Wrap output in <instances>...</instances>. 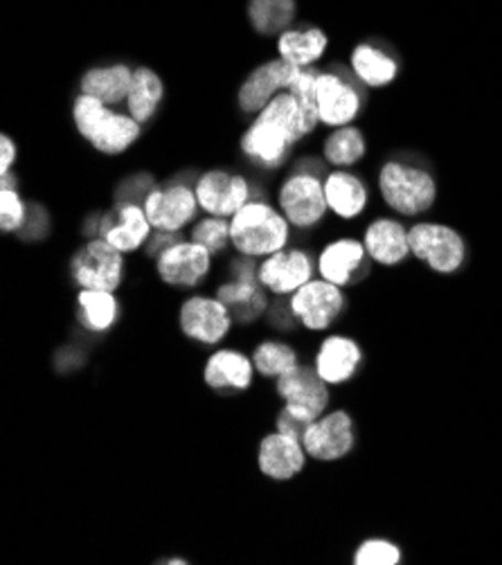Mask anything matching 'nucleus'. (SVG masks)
<instances>
[{
  "mask_svg": "<svg viewBox=\"0 0 502 565\" xmlns=\"http://www.w3.org/2000/svg\"><path fill=\"white\" fill-rule=\"evenodd\" d=\"M305 138L300 104L289 90H282L257 113L242 136L239 147L253 164L261 169H277L287 162L291 149Z\"/></svg>",
  "mask_w": 502,
  "mask_h": 565,
  "instance_id": "obj_1",
  "label": "nucleus"
},
{
  "mask_svg": "<svg viewBox=\"0 0 502 565\" xmlns=\"http://www.w3.org/2000/svg\"><path fill=\"white\" fill-rule=\"evenodd\" d=\"M73 120L77 134L99 153L120 156L133 147L142 136V125L136 122L129 113L110 110L97 97L79 93L73 104Z\"/></svg>",
  "mask_w": 502,
  "mask_h": 565,
  "instance_id": "obj_2",
  "label": "nucleus"
},
{
  "mask_svg": "<svg viewBox=\"0 0 502 565\" xmlns=\"http://www.w3.org/2000/svg\"><path fill=\"white\" fill-rule=\"evenodd\" d=\"M231 242L239 255L264 259L289 246L291 223L280 207L253 199L231 218Z\"/></svg>",
  "mask_w": 502,
  "mask_h": 565,
  "instance_id": "obj_3",
  "label": "nucleus"
},
{
  "mask_svg": "<svg viewBox=\"0 0 502 565\" xmlns=\"http://www.w3.org/2000/svg\"><path fill=\"white\" fill-rule=\"evenodd\" d=\"M378 192L389 210L402 216L426 214L437 201V183L424 167L387 160L378 172Z\"/></svg>",
  "mask_w": 502,
  "mask_h": 565,
  "instance_id": "obj_4",
  "label": "nucleus"
},
{
  "mask_svg": "<svg viewBox=\"0 0 502 565\" xmlns=\"http://www.w3.org/2000/svg\"><path fill=\"white\" fill-rule=\"evenodd\" d=\"M71 277L79 289L116 294L127 277V255L106 239L93 237L73 255Z\"/></svg>",
  "mask_w": 502,
  "mask_h": 565,
  "instance_id": "obj_5",
  "label": "nucleus"
},
{
  "mask_svg": "<svg viewBox=\"0 0 502 565\" xmlns=\"http://www.w3.org/2000/svg\"><path fill=\"white\" fill-rule=\"evenodd\" d=\"M408 242L413 257L439 275H453L467 262V242L451 225L415 223L408 231Z\"/></svg>",
  "mask_w": 502,
  "mask_h": 565,
  "instance_id": "obj_6",
  "label": "nucleus"
},
{
  "mask_svg": "<svg viewBox=\"0 0 502 565\" xmlns=\"http://www.w3.org/2000/svg\"><path fill=\"white\" fill-rule=\"evenodd\" d=\"M277 207L282 210L291 228H318L329 212L324 199V179H320V174L305 172V169H296L277 190Z\"/></svg>",
  "mask_w": 502,
  "mask_h": 565,
  "instance_id": "obj_7",
  "label": "nucleus"
},
{
  "mask_svg": "<svg viewBox=\"0 0 502 565\" xmlns=\"http://www.w3.org/2000/svg\"><path fill=\"white\" fill-rule=\"evenodd\" d=\"M354 73L345 68L324 71L318 77V118L320 125L339 129L352 125L363 108V88Z\"/></svg>",
  "mask_w": 502,
  "mask_h": 565,
  "instance_id": "obj_8",
  "label": "nucleus"
},
{
  "mask_svg": "<svg viewBox=\"0 0 502 565\" xmlns=\"http://www.w3.org/2000/svg\"><path fill=\"white\" fill-rule=\"evenodd\" d=\"M309 460L339 462L356 446V424L348 411H331L311 422L302 437Z\"/></svg>",
  "mask_w": 502,
  "mask_h": 565,
  "instance_id": "obj_9",
  "label": "nucleus"
},
{
  "mask_svg": "<svg viewBox=\"0 0 502 565\" xmlns=\"http://www.w3.org/2000/svg\"><path fill=\"white\" fill-rule=\"evenodd\" d=\"M289 307L298 324L307 331H327L345 311V294L341 287L327 279H311L293 296Z\"/></svg>",
  "mask_w": 502,
  "mask_h": 565,
  "instance_id": "obj_10",
  "label": "nucleus"
},
{
  "mask_svg": "<svg viewBox=\"0 0 502 565\" xmlns=\"http://www.w3.org/2000/svg\"><path fill=\"white\" fill-rule=\"evenodd\" d=\"M142 207L151 228L164 233H181L185 225L194 223L201 210L194 188L185 183H167L162 188L156 185L147 194Z\"/></svg>",
  "mask_w": 502,
  "mask_h": 565,
  "instance_id": "obj_11",
  "label": "nucleus"
},
{
  "mask_svg": "<svg viewBox=\"0 0 502 565\" xmlns=\"http://www.w3.org/2000/svg\"><path fill=\"white\" fill-rule=\"evenodd\" d=\"M316 270L318 268L307 250L287 246L259 259L257 279L261 289H266L275 298H289L313 279Z\"/></svg>",
  "mask_w": 502,
  "mask_h": 565,
  "instance_id": "obj_12",
  "label": "nucleus"
},
{
  "mask_svg": "<svg viewBox=\"0 0 502 565\" xmlns=\"http://www.w3.org/2000/svg\"><path fill=\"white\" fill-rule=\"evenodd\" d=\"M179 327L190 341L212 348L218 345L221 341H226L235 327V318L231 309L218 298L192 296L181 305Z\"/></svg>",
  "mask_w": 502,
  "mask_h": 565,
  "instance_id": "obj_13",
  "label": "nucleus"
},
{
  "mask_svg": "<svg viewBox=\"0 0 502 565\" xmlns=\"http://www.w3.org/2000/svg\"><path fill=\"white\" fill-rule=\"evenodd\" d=\"M153 262L162 285L177 289L201 287L212 270V253L192 239H181Z\"/></svg>",
  "mask_w": 502,
  "mask_h": 565,
  "instance_id": "obj_14",
  "label": "nucleus"
},
{
  "mask_svg": "<svg viewBox=\"0 0 502 565\" xmlns=\"http://www.w3.org/2000/svg\"><path fill=\"white\" fill-rule=\"evenodd\" d=\"M199 205L210 216L233 218L248 201H253V188L242 174L226 169H210L194 183Z\"/></svg>",
  "mask_w": 502,
  "mask_h": 565,
  "instance_id": "obj_15",
  "label": "nucleus"
},
{
  "mask_svg": "<svg viewBox=\"0 0 502 565\" xmlns=\"http://www.w3.org/2000/svg\"><path fill=\"white\" fill-rule=\"evenodd\" d=\"M329 387L331 385H327L320 379L316 367L307 363H298L293 370L275 379L277 397H280L287 406L307 415L311 422H316L327 413L331 402Z\"/></svg>",
  "mask_w": 502,
  "mask_h": 565,
  "instance_id": "obj_16",
  "label": "nucleus"
},
{
  "mask_svg": "<svg viewBox=\"0 0 502 565\" xmlns=\"http://www.w3.org/2000/svg\"><path fill=\"white\" fill-rule=\"evenodd\" d=\"M298 71H300L298 66L285 62L282 56L257 66L253 73H248V77L239 86L237 102L242 113H246V116H257V113L264 110L277 93H282L291 86Z\"/></svg>",
  "mask_w": 502,
  "mask_h": 565,
  "instance_id": "obj_17",
  "label": "nucleus"
},
{
  "mask_svg": "<svg viewBox=\"0 0 502 565\" xmlns=\"http://www.w3.org/2000/svg\"><path fill=\"white\" fill-rule=\"evenodd\" d=\"M151 235L153 228L140 203H118L99 221V237L125 255L145 248Z\"/></svg>",
  "mask_w": 502,
  "mask_h": 565,
  "instance_id": "obj_18",
  "label": "nucleus"
},
{
  "mask_svg": "<svg viewBox=\"0 0 502 565\" xmlns=\"http://www.w3.org/2000/svg\"><path fill=\"white\" fill-rule=\"evenodd\" d=\"M307 450L300 439L285 433H268L257 448V465L261 476L273 482H289L298 478L307 467Z\"/></svg>",
  "mask_w": 502,
  "mask_h": 565,
  "instance_id": "obj_19",
  "label": "nucleus"
},
{
  "mask_svg": "<svg viewBox=\"0 0 502 565\" xmlns=\"http://www.w3.org/2000/svg\"><path fill=\"white\" fill-rule=\"evenodd\" d=\"M367 259L370 257H367L363 242L343 237V239L327 244L320 250V255L316 259V268L322 279L345 289L365 275Z\"/></svg>",
  "mask_w": 502,
  "mask_h": 565,
  "instance_id": "obj_20",
  "label": "nucleus"
},
{
  "mask_svg": "<svg viewBox=\"0 0 502 565\" xmlns=\"http://www.w3.org/2000/svg\"><path fill=\"white\" fill-rule=\"evenodd\" d=\"M363 363V350L350 335L333 333L318 345L313 367L327 385H345Z\"/></svg>",
  "mask_w": 502,
  "mask_h": 565,
  "instance_id": "obj_21",
  "label": "nucleus"
},
{
  "mask_svg": "<svg viewBox=\"0 0 502 565\" xmlns=\"http://www.w3.org/2000/svg\"><path fill=\"white\" fill-rule=\"evenodd\" d=\"M255 363L239 350H216L207 356L203 381L214 392H246L255 381Z\"/></svg>",
  "mask_w": 502,
  "mask_h": 565,
  "instance_id": "obj_22",
  "label": "nucleus"
},
{
  "mask_svg": "<svg viewBox=\"0 0 502 565\" xmlns=\"http://www.w3.org/2000/svg\"><path fill=\"white\" fill-rule=\"evenodd\" d=\"M363 246L367 250L370 262L381 266H399L404 264L410 253L408 228L397 218H374L363 235Z\"/></svg>",
  "mask_w": 502,
  "mask_h": 565,
  "instance_id": "obj_23",
  "label": "nucleus"
},
{
  "mask_svg": "<svg viewBox=\"0 0 502 565\" xmlns=\"http://www.w3.org/2000/svg\"><path fill=\"white\" fill-rule=\"evenodd\" d=\"M324 199L331 214L352 221L365 212L370 194L363 179L348 172V169H333L324 177Z\"/></svg>",
  "mask_w": 502,
  "mask_h": 565,
  "instance_id": "obj_24",
  "label": "nucleus"
},
{
  "mask_svg": "<svg viewBox=\"0 0 502 565\" xmlns=\"http://www.w3.org/2000/svg\"><path fill=\"white\" fill-rule=\"evenodd\" d=\"M354 77L367 88L389 86L399 75V62L387 50L376 43H361L350 56Z\"/></svg>",
  "mask_w": 502,
  "mask_h": 565,
  "instance_id": "obj_25",
  "label": "nucleus"
},
{
  "mask_svg": "<svg viewBox=\"0 0 502 565\" xmlns=\"http://www.w3.org/2000/svg\"><path fill=\"white\" fill-rule=\"evenodd\" d=\"M133 82V68L127 64L88 68L79 79V93L102 99L108 106L127 102Z\"/></svg>",
  "mask_w": 502,
  "mask_h": 565,
  "instance_id": "obj_26",
  "label": "nucleus"
},
{
  "mask_svg": "<svg viewBox=\"0 0 502 565\" xmlns=\"http://www.w3.org/2000/svg\"><path fill=\"white\" fill-rule=\"evenodd\" d=\"M327 34L320 28L287 30L277 36V54L298 68H311L327 52Z\"/></svg>",
  "mask_w": 502,
  "mask_h": 565,
  "instance_id": "obj_27",
  "label": "nucleus"
},
{
  "mask_svg": "<svg viewBox=\"0 0 502 565\" xmlns=\"http://www.w3.org/2000/svg\"><path fill=\"white\" fill-rule=\"evenodd\" d=\"M162 97H164V84H162V77L147 68V66H138L133 68V82H131V90H129V97H127V110L129 116L140 122L142 127L149 125L156 113L162 104Z\"/></svg>",
  "mask_w": 502,
  "mask_h": 565,
  "instance_id": "obj_28",
  "label": "nucleus"
},
{
  "mask_svg": "<svg viewBox=\"0 0 502 565\" xmlns=\"http://www.w3.org/2000/svg\"><path fill=\"white\" fill-rule=\"evenodd\" d=\"M216 298L226 305L237 322H255L259 316L266 313L268 298L266 289L261 285H255V281H244V279H233L221 285L216 289Z\"/></svg>",
  "mask_w": 502,
  "mask_h": 565,
  "instance_id": "obj_29",
  "label": "nucleus"
},
{
  "mask_svg": "<svg viewBox=\"0 0 502 565\" xmlns=\"http://www.w3.org/2000/svg\"><path fill=\"white\" fill-rule=\"evenodd\" d=\"M77 318L79 324L90 333H104L116 327L120 318V302L110 291H86L77 294Z\"/></svg>",
  "mask_w": 502,
  "mask_h": 565,
  "instance_id": "obj_30",
  "label": "nucleus"
},
{
  "mask_svg": "<svg viewBox=\"0 0 502 565\" xmlns=\"http://www.w3.org/2000/svg\"><path fill=\"white\" fill-rule=\"evenodd\" d=\"M296 0H248V21L261 36H280L296 19Z\"/></svg>",
  "mask_w": 502,
  "mask_h": 565,
  "instance_id": "obj_31",
  "label": "nucleus"
},
{
  "mask_svg": "<svg viewBox=\"0 0 502 565\" xmlns=\"http://www.w3.org/2000/svg\"><path fill=\"white\" fill-rule=\"evenodd\" d=\"M365 151H367L365 136L354 125L333 129L322 145L324 162H329L333 169H350L352 164L363 160Z\"/></svg>",
  "mask_w": 502,
  "mask_h": 565,
  "instance_id": "obj_32",
  "label": "nucleus"
},
{
  "mask_svg": "<svg viewBox=\"0 0 502 565\" xmlns=\"http://www.w3.org/2000/svg\"><path fill=\"white\" fill-rule=\"evenodd\" d=\"M253 363L259 376L277 379L300 363L298 352L285 341H261L253 350Z\"/></svg>",
  "mask_w": 502,
  "mask_h": 565,
  "instance_id": "obj_33",
  "label": "nucleus"
},
{
  "mask_svg": "<svg viewBox=\"0 0 502 565\" xmlns=\"http://www.w3.org/2000/svg\"><path fill=\"white\" fill-rule=\"evenodd\" d=\"M190 239L201 244L203 248H207L212 253V257L221 255L228 246H233V242H231V218L205 214V218H199L192 225Z\"/></svg>",
  "mask_w": 502,
  "mask_h": 565,
  "instance_id": "obj_34",
  "label": "nucleus"
},
{
  "mask_svg": "<svg viewBox=\"0 0 502 565\" xmlns=\"http://www.w3.org/2000/svg\"><path fill=\"white\" fill-rule=\"evenodd\" d=\"M30 218V210L17 188L0 190V231L21 233Z\"/></svg>",
  "mask_w": 502,
  "mask_h": 565,
  "instance_id": "obj_35",
  "label": "nucleus"
},
{
  "mask_svg": "<svg viewBox=\"0 0 502 565\" xmlns=\"http://www.w3.org/2000/svg\"><path fill=\"white\" fill-rule=\"evenodd\" d=\"M352 563L354 565H399L402 550L387 539H367L356 547Z\"/></svg>",
  "mask_w": 502,
  "mask_h": 565,
  "instance_id": "obj_36",
  "label": "nucleus"
},
{
  "mask_svg": "<svg viewBox=\"0 0 502 565\" xmlns=\"http://www.w3.org/2000/svg\"><path fill=\"white\" fill-rule=\"evenodd\" d=\"M309 426H311V419L307 415H302L300 411L287 406V404L282 406V411L277 413V417H275V430L277 433H285V435L296 437L300 441H302V437H305Z\"/></svg>",
  "mask_w": 502,
  "mask_h": 565,
  "instance_id": "obj_37",
  "label": "nucleus"
},
{
  "mask_svg": "<svg viewBox=\"0 0 502 565\" xmlns=\"http://www.w3.org/2000/svg\"><path fill=\"white\" fill-rule=\"evenodd\" d=\"M181 239H185V237H183V233H164V231H153V235L149 237V242H147V246H145V253H147V257L156 259L160 253H164V250L170 248V246L179 244Z\"/></svg>",
  "mask_w": 502,
  "mask_h": 565,
  "instance_id": "obj_38",
  "label": "nucleus"
},
{
  "mask_svg": "<svg viewBox=\"0 0 502 565\" xmlns=\"http://www.w3.org/2000/svg\"><path fill=\"white\" fill-rule=\"evenodd\" d=\"M17 158H19L17 142L8 134H3V138H0V177L12 174V167L17 164Z\"/></svg>",
  "mask_w": 502,
  "mask_h": 565,
  "instance_id": "obj_39",
  "label": "nucleus"
},
{
  "mask_svg": "<svg viewBox=\"0 0 502 565\" xmlns=\"http://www.w3.org/2000/svg\"><path fill=\"white\" fill-rule=\"evenodd\" d=\"M160 563H170V565H188L190 561H185V558H167V561H160Z\"/></svg>",
  "mask_w": 502,
  "mask_h": 565,
  "instance_id": "obj_40",
  "label": "nucleus"
}]
</instances>
